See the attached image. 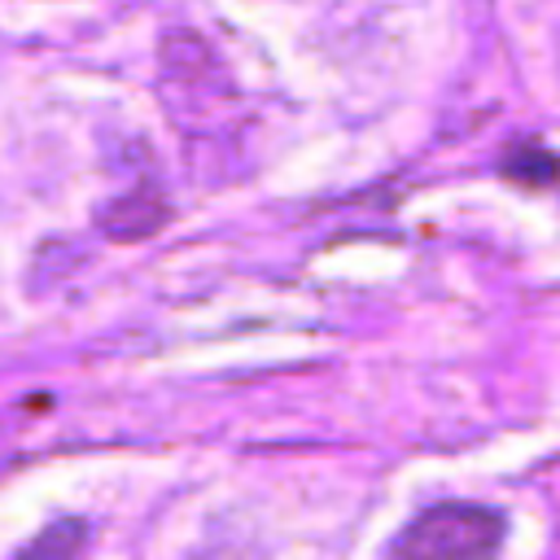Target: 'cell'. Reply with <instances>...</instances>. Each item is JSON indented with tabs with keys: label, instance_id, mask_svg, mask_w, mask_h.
<instances>
[{
	"label": "cell",
	"instance_id": "6da1fadb",
	"mask_svg": "<svg viewBox=\"0 0 560 560\" xmlns=\"http://www.w3.org/2000/svg\"><path fill=\"white\" fill-rule=\"evenodd\" d=\"M508 521L486 503H438L389 547V560H494Z\"/></svg>",
	"mask_w": 560,
	"mask_h": 560
},
{
	"label": "cell",
	"instance_id": "3957f363",
	"mask_svg": "<svg viewBox=\"0 0 560 560\" xmlns=\"http://www.w3.org/2000/svg\"><path fill=\"white\" fill-rule=\"evenodd\" d=\"M499 171L521 188H551V184H560V153H551L534 140H521L503 153Z\"/></svg>",
	"mask_w": 560,
	"mask_h": 560
},
{
	"label": "cell",
	"instance_id": "7a4b0ae2",
	"mask_svg": "<svg viewBox=\"0 0 560 560\" xmlns=\"http://www.w3.org/2000/svg\"><path fill=\"white\" fill-rule=\"evenodd\" d=\"M162 219H166V206H162L153 192L118 197V201H109V206L96 214L101 232H105V236H114V241L149 236V232H158V228H162Z\"/></svg>",
	"mask_w": 560,
	"mask_h": 560
},
{
	"label": "cell",
	"instance_id": "277c9868",
	"mask_svg": "<svg viewBox=\"0 0 560 560\" xmlns=\"http://www.w3.org/2000/svg\"><path fill=\"white\" fill-rule=\"evenodd\" d=\"M83 538H88V525L79 516H66V521H52L18 560H74L83 551Z\"/></svg>",
	"mask_w": 560,
	"mask_h": 560
}]
</instances>
